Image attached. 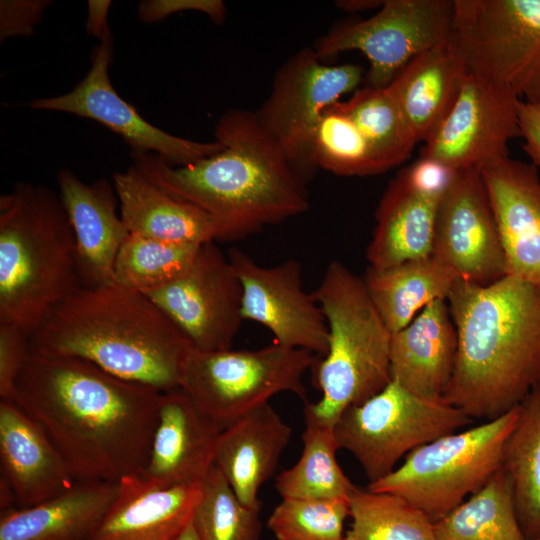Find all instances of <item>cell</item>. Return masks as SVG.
<instances>
[{
  "mask_svg": "<svg viewBox=\"0 0 540 540\" xmlns=\"http://www.w3.org/2000/svg\"><path fill=\"white\" fill-rule=\"evenodd\" d=\"M162 393L85 360L31 352L14 401L42 428L75 481L118 483L146 465Z\"/></svg>",
  "mask_w": 540,
  "mask_h": 540,
  "instance_id": "obj_1",
  "label": "cell"
},
{
  "mask_svg": "<svg viewBox=\"0 0 540 540\" xmlns=\"http://www.w3.org/2000/svg\"><path fill=\"white\" fill-rule=\"evenodd\" d=\"M214 136L223 149L192 164L174 167L156 154L131 151L133 166L161 189L210 214L220 241L246 237L309 209L307 183L256 113L228 110Z\"/></svg>",
  "mask_w": 540,
  "mask_h": 540,
  "instance_id": "obj_2",
  "label": "cell"
},
{
  "mask_svg": "<svg viewBox=\"0 0 540 540\" xmlns=\"http://www.w3.org/2000/svg\"><path fill=\"white\" fill-rule=\"evenodd\" d=\"M447 303L457 355L444 399L473 420L500 417L540 383V285L458 279Z\"/></svg>",
  "mask_w": 540,
  "mask_h": 540,
  "instance_id": "obj_3",
  "label": "cell"
},
{
  "mask_svg": "<svg viewBox=\"0 0 540 540\" xmlns=\"http://www.w3.org/2000/svg\"><path fill=\"white\" fill-rule=\"evenodd\" d=\"M34 353L73 357L161 392L181 386L192 346L145 294L117 283L80 285L30 336Z\"/></svg>",
  "mask_w": 540,
  "mask_h": 540,
  "instance_id": "obj_4",
  "label": "cell"
},
{
  "mask_svg": "<svg viewBox=\"0 0 540 540\" xmlns=\"http://www.w3.org/2000/svg\"><path fill=\"white\" fill-rule=\"evenodd\" d=\"M80 285L74 234L59 194L16 183L0 197V323L30 337Z\"/></svg>",
  "mask_w": 540,
  "mask_h": 540,
  "instance_id": "obj_5",
  "label": "cell"
},
{
  "mask_svg": "<svg viewBox=\"0 0 540 540\" xmlns=\"http://www.w3.org/2000/svg\"><path fill=\"white\" fill-rule=\"evenodd\" d=\"M326 319L327 353L316 366L322 396L304 414L334 426L341 414L362 404L391 381L392 333L373 305L364 281L339 261H331L312 292Z\"/></svg>",
  "mask_w": 540,
  "mask_h": 540,
  "instance_id": "obj_6",
  "label": "cell"
},
{
  "mask_svg": "<svg viewBox=\"0 0 540 540\" xmlns=\"http://www.w3.org/2000/svg\"><path fill=\"white\" fill-rule=\"evenodd\" d=\"M517 416L516 406L500 417L424 444L367 488L405 499L435 523L503 468Z\"/></svg>",
  "mask_w": 540,
  "mask_h": 540,
  "instance_id": "obj_7",
  "label": "cell"
},
{
  "mask_svg": "<svg viewBox=\"0 0 540 540\" xmlns=\"http://www.w3.org/2000/svg\"><path fill=\"white\" fill-rule=\"evenodd\" d=\"M447 44L467 73L540 104V0H454Z\"/></svg>",
  "mask_w": 540,
  "mask_h": 540,
  "instance_id": "obj_8",
  "label": "cell"
},
{
  "mask_svg": "<svg viewBox=\"0 0 540 540\" xmlns=\"http://www.w3.org/2000/svg\"><path fill=\"white\" fill-rule=\"evenodd\" d=\"M315 354L278 344L257 350L191 349L180 388L222 431L282 392L306 398L305 372Z\"/></svg>",
  "mask_w": 540,
  "mask_h": 540,
  "instance_id": "obj_9",
  "label": "cell"
},
{
  "mask_svg": "<svg viewBox=\"0 0 540 540\" xmlns=\"http://www.w3.org/2000/svg\"><path fill=\"white\" fill-rule=\"evenodd\" d=\"M472 421L444 398L415 395L391 380L370 399L344 411L333 430L339 449L351 453L373 483L413 450Z\"/></svg>",
  "mask_w": 540,
  "mask_h": 540,
  "instance_id": "obj_10",
  "label": "cell"
},
{
  "mask_svg": "<svg viewBox=\"0 0 540 540\" xmlns=\"http://www.w3.org/2000/svg\"><path fill=\"white\" fill-rule=\"evenodd\" d=\"M362 71L355 64L326 65L313 48H303L278 69L268 98L255 112L306 183L318 169L314 137L320 117L343 95L357 90Z\"/></svg>",
  "mask_w": 540,
  "mask_h": 540,
  "instance_id": "obj_11",
  "label": "cell"
},
{
  "mask_svg": "<svg viewBox=\"0 0 540 540\" xmlns=\"http://www.w3.org/2000/svg\"><path fill=\"white\" fill-rule=\"evenodd\" d=\"M454 0H385L373 16L333 28L313 48L324 58L358 50L369 60V86H388L414 57L448 41Z\"/></svg>",
  "mask_w": 540,
  "mask_h": 540,
  "instance_id": "obj_12",
  "label": "cell"
},
{
  "mask_svg": "<svg viewBox=\"0 0 540 540\" xmlns=\"http://www.w3.org/2000/svg\"><path fill=\"white\" fill-rule=\"evenodd\" d=\"M148 296L188 339L204 352L231 349L242 317V287L221 250L203 244L192 265Z\"/></svg>",
  "mask_w": 540,
  "mask_h": 540,
  "instance_id": "obj_13",
  "label": "cell"
},
{
  "mask_svg": "<svg viewBox=\"0 0 540 540\" xmlns=\"http://www.w3.org/2000/svg\"><path fill=\"white\" fill-rule=\"evenodd\" d=\"M112 52L110 36L94 48L90 69L73 90L56 97L33 99L28 106L94 120L120 135L132 151L156 154L174 167L192 164L223 149L216 139L201 142L177 137L146 121L111 83Z\"/></svg>",
  "mask_w": 540,
  "mask_h": 540,
  "instance_id": "obj_14",
  "label": "cell"
},
{
  "mask_svg": "<svg viewBox=\"0 0 540 540\" xmlns=\"http://www.w3.org/2000/svg\"><path fill=\"white\" fill-rule=\"evenodd\" d=\"M510 90L469 73L457 98L420 152L452 170H480L509 157L508 142L520 137L518 104Z\"/></svg>",
  "mask_w": 540,
  "mask_h": 540,
  "instance_id": "obj_15",
  "label": "cell"
},
{
  "mask_svg": "<svg viewBox=\"0 0 540 540\" xmlns=\"http://www.w3.org/2000/svg\"><path fill=\"white\" fill-rule=\"evenodd\" d=\"M431 256L468 282L488 285L506 276L495 216L479 170L458 171L442 195Z\"/></svg>",
  "mask_w": 540,
  "mask_h": 540,
  "instance_id": "obj_16",
  "label": "cell"
},
{
  "mask_svg": "<svg viewBox=\"0 0 540 540\" xmlns=\"http://www.w3.org/2000/svg\"><path fill=\"white\" fill-rule=\"evenodd\" d=\"M228 259L242 287L243 320L266 327L278 345L327 353L326 319L313 293L304 289L298 261L265 267L239 249H232Z\"/></svg>",
  "mask_w": 540,
  "mask_h": 540,
  "instance_id": "obj_17",
  "label": "cell"
},
{
  "mask_svg": "<svg viewBox=\"0 0 540 540\" xmlns=\"http://www.w3.org/2000/svg\"><path fill=\"white\" fill-rule=\"evenodd\" d=\"M220 428L181 388L163 392L148 459L139 474L162 487H199L214 466Z\"/></svg>",
  "mask_w": 540,
  "mask_h": 540,
  "instance_id": "obj_18",
  "label": "cell"
},
{
  "mask_svg": "<svg viewBox=\"0 0 540 540\" xmlns=\"http://www.w3.org/2000/svg\"><path fill=\"white\" fill-rule=\"evenodd\" d=\"M495 216L506 275L540 285V176L510 157L480 170Z\"/></svg>",
  "mask_w": 540,
  "mask_h": 540,
  "instance_id": "obj_19",
  "label": "cell"
},
{
  "mask_svg": "<svg viewBox=\"0 0 540 540\" xmlns=\"http://www.w3.org/2000/svg\"><path fill=\"white\" fill-rule=\"evenodd\" d=\"M57 183L74 234L81 284L113 283L115 260L129 235L113 184L85 183L69 169L58 173Z\"/></svg>",
  "mask_w": 540,
  "mask_h": 540,
  "instance_id": "obj_20",
  "label": "cell"
},
{
  "mask_svg": "<svg viewBox=\"0 0 540 540\" xmlns=\"http://www.w3.org/2000/svg\"><path fill=\"white\" fill-rule=\"evenodd\" d=\"M456 355L457 333L447 300H434L392 334L391 380L415 395L444 398Z\"/></svg>",
  "mask_w": 540,
  "mask_h": 540,
  "instance_id": "obj_21",
  "label": "cell"
},
{
  "mask_svg": "<svg viewBox=\"0 0 540 540\" xmlns=\"http://www.w3.org/2000/svg\"><path fill=\"white\" fill-rule=\"evenodd\" d=\"M0 461L19 507L41 503L75 483L45 432L15 401L0 400Z\"/></svg>",
  "mask_w": 540,
  "mask_h": 540,
  "instance_id": "obj_22",
  "label": "cell"
},
{
  "mask_svg": "<svg viewBox=\"0 0 540 540\" xmlns=\"http://www.w3.org/2000/svg\"><path fill=\"white\" fill-rule=\"evenodd\" d=\"M199 496L200 486L162 487L127 476L88 540H173L190 523Z\"/></svg>",
  "mask_w": 540,
  "mask_h": 540,
  "instance_id": "obj_23",
  "label": "cell"
},
{
  "mask_svg": "<svg viewBox=\"0 0 540 540\" xmlns=\"http://www.w3.org/2000/svg\"><path fill=\"white\" fill-rule=\"evenodd\" d=\"M119 212L129 234L189 245L220 241L216 220L143 176L133 165L113 174Z\"/></svg>",
  "mask_w": 540,
  "mask_h": 540,
  "instance_id": "obj_24",
  "label": "cell"
},
{
  "mask_svg": "<svg viewBox=\"0 0 540 540\" xmlns=\"http://www.w3.org/2000/svg\"><path fill=\"white\" fill-rule=\"evenodd\" d=\"M292 430L266 403L220 432L214 466L246 505L261 504L258 492L275 473Z\"/></svg>",
  "mask_w": 540,
  "mask_h": 540,
  "instance_id": "obj_25",
  "label": "cell"
},
{
  "mask_svg": "<svg viewBox=\"0 0 540 540\" xmlns=\"http://www.w3.org/2000/svg\"><path fill=\"white\" fill-rule=\"evenodd\" d=\"M441 197L415 185L403 169L376 210L375 230L366 249L369 267L383 269L431 256Z\"/></svg>",
  "mask_w": 540,
  "mask_h": 540,
  "instance_id": "obj_26",
  "label": "cell"
},
{
  "mask_svg": "<svg viewBox=\"0 0 540 540\" xmlns=\"http://www.w3.org/2000/svg\"><path fill=\"white\" fill-rule=\"evenodd\" d=\"M117 492L118 483L75 481L41 503L1 511L0 540H88Z\"/></svg>",
  "mask_w": 540,
  "mask_h": 540,
  "instance_id": "obj_27",
  "label": "cell"
},
{
  "mask_svg": "<svg viewBox=\"0 0 540 540\" xmlns=\"http://www.w3.org/2000/svg\"><path fill=\"white\" fill-rule=\"evenodd\" d=\"M467 76L465 66L446 43L409 61L388 88L417 142H426L452 108Z\"/></svg>",
  "mask_w": 540,
  "mask_h": 540,
  "instance_id": "obj_28",
  "label": "cell"
},
{
  "mask_svg": "<svg viewBox=\"0 0 540 540\" xmlns=\"http://www.w3.org/2000/svg\"><path fill=\"white\" fill-rule=\"evenodd\" d=\"M368 295L393 334L434 300H447L458 277L432 256L375 269L362 277Z\"/></svg>",
  "mask_w": 540,
  "mask_h": 540,
  "instance_id": "obj_29",
  "label": "cell"
},
{
  "mask_svg": "<svg viewBox=\"0 0 540 540\" xmlns=\"http://www.w3.org/2000/svg\"><path fill=\"white\" fill-rule=\"evenodd\" d=\"M503 469L513 488L518 518L529 540L540 533V383L517 406Z\"/></svg>",
  "mask_w": 540,
  "mask_h": 540,
  "instance_id": "obj_30",
  "label": "cell"
},
{
  "mask_svg": "<svg viewBox=\"0 0 540 540\" xmlns=\"http://www.w3.org/2000/svg\"><path fill=\"white\" fill-rule=\"evenodd\" d=\"M438 540H529L511 481L502 468L485 486L435 522Z\"/></svg>",
  "mask_w": 540,
  "mask_h": 540,
  "instance_id": "obj_31",
  "label": "cell"
},
{
  "mask_svg": "<svg viewBox=\"0 0 540 540\" xmlns=\"http://www.w3.org/2000/svg\"><path fill=\"white\" fill-rule=\"evenodd\" d=\"M303 450L291 468L281 472L275 489L282 498H350L356 488L336 459L339 450L333 426L322 424L305 414Z\"/></svg>",
  "mask_w": 540,
  "mask_h": 540,
  "instance_id": "obj_32",
  "label": "cell"
},
{
  "mask_svg": "<svg viewBox=\"0 0 540 540\" xmlns=\"http://www.w3.org/2000/svg\"><path fill=\"white\" fill-rule=\"evenodd\" d=\"M338 104L362 132L384 172L409 158L417 140L388 86L357 89Z\"/></svg>",
  "mask_w": 540,
  "mask_h": 540,
  "instance_id": "obj_33",
  "label": "cell"
},
{
  "mask_svg": "<svg viewBox=\"0 0 540 540\" xmlns=\"http://www.w3.org/2000/svg\"><path fill=\"white\" fill-rule=\"evenodd\" d=\"M344 540H438L435 523L405 499L356 486Z\"/></svg>",
  "mask_w": 540,
  "mask_h": 540,
  "instance_id": "obj_34",
  "label": "cell"
},
{
  "mask_svg": "<svg viewBox=\"0 0 540 540\" xmlns=\"http://www.w3.org/2000/svg\"><path fill=\"white\" fill-rule=\"evenodd\" d=\"M202 245L169 243L129 234L115 260L114 282L148 294L180 277L192 265Z\"/></svg>",
  "mask_w": 540,
  "mask_h": 540,
  "instance_id": "obj_35",
  "label": "cell"
},
{
  "mask_svg": "<svg viewBox=\"0 0 540 540\" xmlns=\"http://www.w3.org/2000/svg\"><path fill=\"white\" fill-rule=\"evenodd\" d=\"M261 504L249 506L213 466L200 486L191 524L200 540H259Z\"/></svg>",
  "mask_w": 540,
  "mask_h": 540,
  "instance_id": "obj_36",
  "label": "cell"
},
{
  "mask_svg": "<svg viewBox=\"0 0 540 540\" xmlns=\"http://www.w3.org/2000/svg\"><path fill=\"white\" fill-rule=\"evenodd\" d=\"M338 102L325 109L315 131L317 167L340 176L383 173L368 141Z\"/></svg>",
  "mask_w": 540,
  "mask_h": 540,
  "instance_id": "obj_37",
  "label": "cell"
},
{
  "mask_svg": "<svg viewBox=\"0 0 540 540\" xmlns=\"http://www.w3.org/2000/svg\"><path fill=\"white\" fill-rule=\"evenodd\" d=\"M349 498H282L267 526L277 540H344Z\"/></svg>",
  "mask_w": 540,
  "mask_h": 540,
  "instance_id": "obj_38",
  "label": "cell"
},
{
  "mask_svg": "<svg viewBox=\"0 0 540 540\" xmlns=\"http://www.w3.org/2000/svg\"><path fill=\"white\" fill-rule=\"evenodd\" d=\"M29 340L19 327L0 323V400L15 399L18 377L31 354Z\"/></svg>",
  "mask_w": 540,
  "mask_h": 540,
  "instance_id": "obj_39",
  "label": "cell"
},
{
  "mask_svg": "<svg viewBox=\"0 0 540 540\" xmlns=\"http://www.w3.org/2000/svg\"><path fill=\"white\" fill-rule=\"evenodd\" d=\"M47 0H2L0 2V41L33 34L46 8Z\"/></svg>",
  "mask_w": 540,
  "mask_h": 540,
  "instance_id": "obj_40",
  "label": "cell"
},
{
  "mask_svg": "<svg viewBox=\"0 0 540 540\" xmlns=\"http://www.w3.org/2000/svg\"><path fill=\"white\" fill-rule=\"evenodd\" d=\"M184 10H197L208 15L213 22L221 23L226 8L220 0H149L138 5L141 21L153 23Z\"/></svg>",
  "mask_w": 540,
  "mask_h": 540,
  "instance_id": "obj_41",
  "label": "cell"
},
{
  "mask_svg": "<svg viewBox=\"0 0 540 540\" xmlns=\"http://www.w3.org/2000/svg\"><path fill=\"white\" fill-rule=\"evenodd\" d=\"M518 119L520 137L524 138L523 149L532 164L540 169V104L520 100Z\"/></svg>",
  "mask_w": 540,
  "mask_h": 540,
  "instance_id": "obj_42",
  "label": "cell"
},
{
  "mask_svg": "<svg viewBox=\"0 0 540 540\" xmlns=\"http://www.w3.org/2000/svg\"><path fill=\"white\" fill-rule=\"evenodd\" d=\"M111 1L90 0L88 1V20L86 24L87 31L103 40L111 36L108 26V12Z\"/></svg>",
  "mask_w": 540,
  "mask_h": 540,
  "instance_id": "obj_43",
  "label": "cell"
},
{
  "mask_svg": "<svg viewBox=\"0 0 540 540\" xmlns=\"http://www.w3.org/2000/svg\"><path fill=\"white\" fill-rule=\"evenodd\" d=\"M338 6L348 12H357L361 10L371 9L374 7L382 6L384 1L376 0H351V1H339Z\"/></svg>",
  "mask_w": 540,
  "mask_h": 540,
  "instance_id": "obj_44",
  "label": "cell"
},
{
  "mask_svg": "<svg viewBox=\"0 0 540 540\" xmlns=\"http://www.w3.org/2000/svg\"><path fill=\"white\" fill-rule=\"evenodd\" d=\"M173 540H200L191 522Z\"/></svg>",
  "mask_w": 540,
  "mask_h": 540,
  "instance_id": "obj_45",
  "label": "cell"
},
{
  "mask_svg": "<svg viewBox=\"0 0 540 540\" xmlns=\"http://www.w3.org/2000/svg\"><path fill=\"white\" fill-rule=\"evenodd\" d=\"M536 540H540V533H539L538 537L536 538Z\"/></svg>",
  "mask_w": 540,
  "mask_h": 540,
  "instance_id": "obj_46",
  "label": "cell"
}]
</instances>
